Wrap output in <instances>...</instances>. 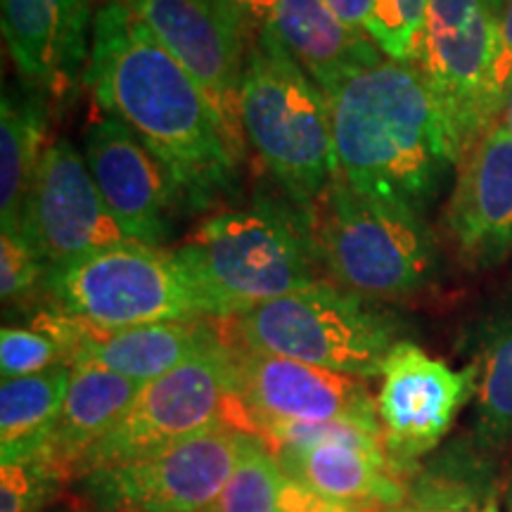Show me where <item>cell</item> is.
Masks as SVG:
<instances>
[{"mask_svg":"<svg viewBox=\"0 0 512 512\" xmlns=\"http://www.w3.org/2000/svg\"><path fill=\"white\" fill-rule=\"evenodd\" d=\"M86 88L164 166L185 211H207L238 188L242 143L124 0H102L95 10Z\"/></svg>","mask_w":512,"mask_h":512,"instance_id":"cell-1","label":"cell"},{"mask_svg":"<svg viewBox=\"0 0 512 512\" xmlns=\"http://www.w3.org/2000/svg\"><path fill=\"white\" fill-rule=\"evenodd\" d=\"M328 105L337 176L361 195L425 216L458 166L418 64L384 57Z\"/></svg>","mask_w":512,"mask_h":512,"instance_id":"cell-2","label":"cell"},{"mask_svg":"<svg viewBox=\"0 0 512 512\" xmlns=\"http://www.w3.org/2000/svg\"><path fill=\"white\" fill-rule=\"evenodd\" d=\"M209 318L228 320L316 283L311 214L285 197L209 216L174 249Z\"/></svg>","mask_w":512,"mask_h":512,"instance_id":"cell-3","label":"cell"},{"mask_svg":"<svg viewBox=\"0 0 512 512\" xmlns=\"http://www.w3.org/2000/svg\"><path fill=\"white\" fill-rule=\"evenodd\" d=\"M309 214L318 268L342 290L406 302L441 278L439 245L418 211L361 195L337 176Z\"/></svg>","mask_w":512,"mask_h":512,"instance_id":"cell-4","label":"cell"},{"mask_svg":"<svg viewBox=\"0 0 512 512\" xmlns=\"http://www.w3.org/2000/svg\"><path fill=\"white\" fill-rule=\"evenodd\" d=\"M240 124L287 200L311 211L337 178L330 105L268 29L249 46Z\"/></svg>","mask_w":512,"mask_h":512,"instance_id":"cell-5","label":"cell"},{"mask_svg":"<svg viewBox=\"0 0 512 512\" xmlns=\"http://www.w3.org/2000/svg\"><path fill=\"white\" fill-rule=\"evenodd\" d=\"M221 330L233 347L294 358L358 380L380 377L389 351L403 342L392 311L325 280L221 320Z\"/></svg>","mask_w":512,"mask_h":512,"instance_id":"cell-6","label":"cell"},{"mask_svg":"<svg viewBox=\"0 0 512 512\" xmlns=\"http://www.w3.org/2000/svg\"><path fill=\"white\" fill-rule=\"evenodd\" d=\"M55 309L100 330L209 318L174 249L131 245L48 266L43 290Z\"/></svg>","mask_w":512,"mask_h":512,"instance_id":"cell-7","label":"cell"},{"mask_svg":"<svg viewBox=\"0 0 512 512\" xmlns=\"http://www.w3.org/2000/svg\"><path fill=\"white\" fill-rule=\"evenodd\" d=\"M498 60L501 22L484 0H430L415 64L437 102L456 166L503 119Z\"/></svg>","mask_w":512,"mask_h":512,"instance_id":"cell-8","label":"cell"},{"mask_svg":"<svg viewBox=\"0 0 512 512\" xmlns=\"http://www.w3.org/2000/svg\"><path fill=\"white\" fill-rule=\"evenodd\" d=\"M247 434L233 422H219L145 458L88 472L79 479L81 494L95 510L211 512Z\"/></svg>","mask_w":512,"mask_h":512,"instance_id":"cell-9","label":"cell"},{"mask_svg":"<svg viewBox=\"0 0 512 512\" xmlns=\"http://www.w3.org/2000/svg\"><path fill=\"white\" fill-rule=\"evenodd\" d=\"M230 403L233 347L226 339L171 373L145 382L119 425L83 458L76 482L100 467L131 463L226 422Z\"/></svg>","mask_w":512,"mask_h":512,"instance_id":"cell-10","label":"cell"},{"mask_svg":"<svg viewBox=\"0 0 512 512\" xmlns=\"http://www.w3.org/2000/svg\"><path fill=\"white\" fill-rule=\"evenodd\" d=\"M228 420L256 437L273 427L320 422H351L382 432L366 380L242 347H233Z\"/></svg>","mask_w":512,"mask_h":512,"instance_id":"cell-11","label":"cell"},{"mask_svg":"<svg viewBox=\"0 0 512 512\" xmlns=\"http://www.w3.org/2000/svg\"><path fill=\"white\" fill-rule=\"evenodd\" d=\"M287 477L335 503L394 510L406 501L382 432L351 422L283 425L259 437Z\"/></svg>","mask_w":512,"mask_h":512,"instance_id":"cell-12","label":"cell"},{"mask_svg":"<svg viewBox=\"0 0 512 512\" xmlns=\"http://www.w3.org/2000/svg\"><path fill=\"white\" fill-rule=\"evenodd\" d=\"M380 380L377 418L384 448L399 472L434 451L477 396L475 363L456 370L408 339L389 351Z\"/></svg>","mask_w":512,"mask_h":512,"instance_id":"cell-13","label":"cell"},{"mask_svg":"<svg viewBox=\"0 0 512 512\" xmlns=\"http://www.w3.org/2000/svg\"><path fill=\"white\" fill-rule=\"evenodd\" d=\"M22 235L46 266L133 242L102 200L86 155L67 138L53 140L41 159L24 207Z\"/></svg>","mask_w":512,"mask_h":512,"instance_id":"cell-14","label":"cell"},{"mask_svg":"<svg viewBox=\"0 0 512 512\" xmlns=\"http://www.w3.org/2000/svg\"><path fill=\"white\" fill-rule=\"evenodd\" d=\"M188 69L242 143L240 91L252 38L228 0H124Z\"/></svg>","mask_w":512,"mask_h":512,"instance_id":"cell-15","label":"cell"},{"mask_svg":"<svg viewBox=\"0 0 512 512\" xmlns=\"http://www.w3.org/2000/svg\"><path fill=\"white\" fill-rule=\"evenodd\" d=\"M86 162L114 221L133 242L162 249L183 214L174 181L131 128L102 114L83 136Z\"/></svg>","mask_w":512,"mask_h":512,"instance_id":"cell-16","label":"cell"},{"mask_svg":"<svg viewBox=\"0 0 512 512\" xmlns=\"http://www.w3.org/2000/svg\"><path fill=\"white\" fill-rule=\"evenodd\" d=\"M95 0H3V34L31 91L69 100L86 83Z\"/></svg>","mask_w":512,"mask_h":512,"instance_id":"cell-17","label":"cell"},{"mask_svg":"<svg viewBox=\"0 0 512 512\" xmlns=\"http://www.w3.org/2000/svg\"><path fill=\"white\" fill-rule=\"evenodd\" d=\"M446 228L467 266L494 268L512 254V133L503 119L460 159Z\"/></svg>","mask_w":512,"mask_h":512,"instance_id":"cell-18","label":"cell"},{"mask_svg":"<svg viewBox=\"0 0 512 512\" xmlns=\"http://www.w3.org/2000/svg\"><path fill=\"white\" fill-rule=\"evenodd\" d=\"M223 342L226 335L216 318L164 320L124 330H100L83 320L69 366H98L131 380L152 382Z\"/></svg>","mask_w":512,"mask_h":512,"instance_id":"cell-19","label":"cell"},{"mask_svg":"<svg viewBox=\"0 0 512 512\" xmlns=\"http://www.w3.org/2000/svg\"><path fill=\"white\" fill-rule=\"evenodd\" d=\"M264 29L278 38L325 98L384 60L373 38L344 27L323 0H280Z\"/></svg>","mask_w":512,"mask_h":512,"instance_id":"cell-20","label":"cell"},{"mask_svg":"<svg viewBox=\"0 0 512 512\" xmlns=\"http://www.w3.org/2000/svg\"><path fill=\"white\" fill-rule=\"evenodd\" d=\"M143 384L98 366H72L67 399L46 456L64 482H76L83 458L119 425Z\"/></svg>","mask_w":512,"mask_h":512,"instance_id":"cell-21","label":"cell"},{"mask_svg":"<svg viewBox=\"0 0 512 512\" xmlns=\"http://www.w3.org/2000/svg\"><path fill=\"white\" fill-rule=\"evenodd\" d=\"M477 368L475 439L486 451L512 446V275L470 330Z\"/></svg>","mask_w":512,"mask_h":512,"instance_id":"cell-22","label":"cell"},{"mask_svg":"<svg viewBox=\"0 0 512 512\" xmlns=\"http://www.w3.org/2000/svg\"><path fill=\"white\" fill-rule=\"evenodd\" d=\"M48 150V100L31 91H5L0 107V228L22 233L24 207Z\"/></svg>","mask_w":512,"mask_h":512,"instance_id":"cell-23","label":"cell"},{"mask_svg":"<svg viewBox=\"0 0 512 512\" xmlns=\"http://www.w3.org/2000/svg\"><path fill=\"white\" fill-rule=\"evenodd\" d=\"M72 366L15 377L0 384V465L46 460L67 399Z\"/></svg>","mask_w":512,"mask_h":512,"instance_id":"cell-24","label":"cell"},{"mask_svg":"<svg viewBox=\"0 0 512 512\" xmlns=\"http://www.w3.org/2000/svg\"><path fill=\"white\" fill-rule=\"evenodd\" d=\"M285 472L256 434H247L240 460L211 512H278Z\"/></svg>","mask_w":512,"mask_h":512,"instance_id":"cell-25","label":"cell"},{"mask_svg":"<svg viewBox=\"0 0 512 512\" xmlns=\"http://www.w3.org/2000/svg\"><path fill=\"white\" fill-rule=\"evenodd\" d=\"M427 8L430 0H377V12L368 36L389 60L415 62L420 53Z\"/></svg>","mask_w":512,"mask_h":512,"instance_id":"cell-26","label":"cell"},{"mask_svg":"<svg viewBox=\"0 0 512 512\" xmlns=\"http://www.w3.org/2000/svg\"><path fill=\"white\" fill-rule=\"evenodd\" d=\"M62 484L48 460L0 465V512H41Z\"/></svg>","mask_w":512,"mask_h":512,"instance_id":"cell-27","label":"cell"},{"mask_svg":"<svg viewBox=\"0 0 512 512\" xmlns=\"http://www.w3.org/2000/svg\"><path fill=\"white\" fill-rule=\"evenodd\" d=\"M67 363L60 344L36 328H10L0 332V370L3 380L29 377ZM69 366V363H67Z\"/></svg>","mask_w":512,"mask_h":512,"instance_id":"cell-28","label":"cell"},{"mask_svg":"<svg viewBox=\"0 0 512 512\" xmlns=\"http://www.w3.org/2000/svg\"><path fill=\"white\" fill-rule=\"evenodd\" d=\"M46 261L34 252L22 233L0 235V294L5 304L22 302L43 290Z\"/></svg>","mask_w":512,"mask_h":512,"instance_id":"cell-29","label":"cell"},{"mask_svg":"<svg viewBox=\"0 0 512 512\" xmlns=\"http://www.w3.org/2000/svg\"><path fill=\"white\" fill-rule=\"evenodd\" d=\"M278 512H392L384 508H368V505L335 503L330 498L318 496L316 491L306 489L297 479L285 475L283 491H280Z\"/></svg>","mask_w":512,"mask_h":512,"instance_id":"cell-30","label":"cell"},{"mask_svg":"<svg viewBox=\"0 0 512 512\" xmlns=\"http://www.w3.org/2000/svg\"><path fill=\"white\" fill-rule=\"evenodd\" d=\"M344 27L368 34L377 12V0H323Z\"/></svg>","mask_w":512,"mask_h":512,"instance_id":"cell-31","label":"cell"},{"mask_svg":"<svg viewBox=\"0 0 512 512\" xmlns=\"http://www.w3.org/2000/svg\"><path fill=\"white\" fill-rule=\"evenodd\" d=\"M228 3L235 10V15H238L242 29L254 41L280 0H228Z\"/></svg>","mask_w":512,"mask_h":512,"instance_id":"cell-32","label":"cell"},{"mask_svg":"<svg viewBox=\"0 0 512 512\" xmlns=\"http://www.w3.org/2000/svg\"><path fill=\"white\" fill-rule=\"evenodd\" d=\"M512 86V0L505 3L501 17V60H498V88L503 98Z\"/></svg>","mask_w":512,"mask_h":512,"instance_id":"cell-33","label":"cell"},{"mask_svg":"<svg viewBox=\"0 0 512 512\" xmlns=\"http://www.w3.org/2000/svg\"><path fill=\"white\" fill-rule=\"evenodd\" d=\"M420 512H498L494 505H486V508H430Z\"/></svg>","mask_w":512,"mask_h":512,"instance_id":"cell-34","label":"cell"},{"mask_svg":"<svg viewBox=\"0 0 512 512\" xmlns=\"http://www.w3.org/2000/svg\"><path fill=\"white\" fill-rule=\"evenodd\" d=\"M486 3V8L491 10V15H494L498 22H501V17H503V10H505V3H508V0H484Z\"/></svg>","mask_w":512,"mask_h":512,"instance_id":"cell-35","label":"cell"},{"mask_svg":"<svg viewBox=\"0 0 512 512\" xmlns=\"http://www.w3.org/2000/svg\"><path fill=\"white\" fill-rule=\"evenodd\" d=\"M503 121H505V126L510 128V133H512V86H510V91H508V95H505V107H503Z\"/></svg>","mask_w":512,"mask_h":512,"instance_id":"cell-36","label":"cell"},{"mask_svg":"<svg viewBox=\"0 0 512 512\" xmlns=\"http://www.w3.org/2000/svg\"><path fill=\"white\" fill-rule=\"evenodd\" d=\"M505 512H512V475L505 484Z\"/></svg>","mask_w":512,"mask_h":512,"instance_id":"cell-37","label":"cell"},{"mask_svg":"<svg viewBox=\"0 0 512 512\" xmlns=\"http://www.w3.org/2000/svg\"><path fill=\"white\" fill-rule=\"evenodd\" d=\"M98 512H119V510H98Z\"/></svg>","mask_w":512,"mask_h":512,"instance_id":"cell-38","label":"cell"}]
</instances>
